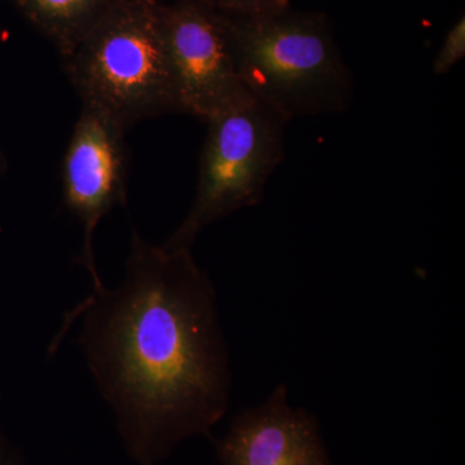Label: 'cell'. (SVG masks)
I'll return each mask as SVG.
<instances>
[{
  "label": "cell",
  "mask_w": 465,
  "mask_h": 465,
  "mask_svg": "<svg viewBox=\"0 0 465 465\" xmlns=\"http://www.w3.org/2000/svg\"><path fill=\"white\" fill-rule=\"evenodd\" d=\"M7 171V161H5V155H3L2 150H0V176Z\"/></svg>",
  "instance_id": "obj_12"
},
{
  "label": "cell",
  "mask_w": 465,
  "mask_h": 465,
  "mask_svg": "<svg viewBox=\"0 0 465 465\" xmlns=\"http://www.w3.org/2000/svg\"><path fill=\"white\" fill-rule=\"evenodd\" d=\"M216 450L223 465H333L316 416L290 406L284 384L235 416Z\"/></svg>",
  "instance_id": "obj_7"
},
{
  "label": "cell",
  "mask_w": 465,
  "mask_h": 465,
  "mask_svg": "<svg viewBox=\"0 0 465 465\" xmlns=\"http://www.w3.org/2000/svg\"><path fill=\"white\" fill-rule=\"evenodd\" d=\"M206 124L194 201L182 224L162 244L168 250H192L206 226L258 204L284 159L290 122L251 94Z\"/></svg>",
  "instance_id": "obj_4"
},
{
  "label": "cell",
  "mask_w": 465,
  "mask_h": 465,
  "mask_svg": "<svg viewBox=\"0 0 465 465\" xmlns=\"http://www.w3.org/2000/svg\"><path fill=\"white\" fill-rule=\"evenodd\" d=\"M159 0H116L66 58L65 69L84 105L127 130L179 113L162 43Z\"/></svg>",
  "instance_id": "obj_3"
},
{
  "label": "cell",
  "mask_w": 465,
  "mask_h": 465,
  "mask_svg": "<svg viewBox=\"0 0 465 465\" xmlns=\"http://www.w3.org/2000/svg\"><path fill=\"white\" fill-rule=\"evenodd\" d=\"M0 465H23L14 448L9 445L7 439L0 432Z\"/></svg>",
  "instance_id": "obj_11"
},
{
  "label": "cell",
  "mask_w": 465,
  "mask_h": 465,
  "mask_svg": "<svg viewBox=\"0 0 465 465\" xmlns=\"http://www.w3.org/2000/svg\"><path fill=\"white\" fill-rule=\"evenodd\" d=\"M127 131L103 110L84 104L61 164L64 203L84 228L76 264L87 269L94 289L104 286L94 262V232L104 216L127 202Z\"/></svg>",
  "instance_id": "obj_6"
},
{
  "label": "cell",
  "mask_w": 465,
  "mask_h": 465,
  "mask_svg": "<svg viewBox=\"0 0 465 465\" xmlns=\"http://www.w3.org/2000/svg\"><path fill=\"white\" fill-rule=\"evenodd\" d=\"M159 25L179 113L206 124L250 96L232 63L222 12L204 0L161 3Z\"/></svg>",
  "instance_id": "obj_5"
},
{
  "label": "cell",
  "mask_w": 465,
  "mask_h": 465,
  "mask_svg": "<svg viewBox=\"0 0 465 465\" xmlns=\"http://www.w3.org/2000/svg\"><path fill=\"white\" fill-rule=\"evenodd\" d=\"M223 16L232 63L251 96L289 122L349 108L353 74L326 14L290 5L268 14Z\"/></svg>",
  "instance_id": "obj_2"
},
{
  "label": "cell",
  "mask_w": 465,
  "mask_h": 465,
  "mask_svg": "<svg viewBox=\"0 0 465 465\" xmlns=\"http://www.w3.org/2000/svg\"><path fill=\"white\" fill-rule=\"evenodd\" d=\"M23 16L66 58L116 0H15Z\"/></svg>",
  "instance_id": "obj_8"
},
{
  "label": "cell",
  "mask_w": 465,
  "mask_h": 465,
  "mask_svg": "<svg viewBox=\"0 0 465 465\" xmlns=\"http://www.w3.org/2000/svg\"><path fill=\"white\" fill-rule=\"evenodd\" d=\"M211 7L229 15H259L290 7L291 0H204Z\"/></svg>",
  "instance_id": "obj_10"
},
{
  "label": "cell",
  "mask_w": 465,
  "mask_h": 465,
  "mask_svg": "<svg viewBox=\"0 0 465 465\" xmlns=\"http://www.w3.org/2000/svg\"><path fill=\"white\" fill-rule=\"evenodd\" d=\"M72 316L84 317L79 342L137 464L210 436L232 375L215 287L192 250L155 246L134 229L124 282L94 289Z\"/></svg>",
  "instance_id": "obj_1"
},
{
  "label": "cell",
  "mask_w": 465,
  "mask_h": 465,
  "mask_svg": "<svg viewBox=\"0 0 465 465\" xmlns=\"http://www.w3.org/2000/svg\"><path fill=\"white\" fill-rule=\"evenodd\" d=\"M465 56V17L452 24L440 43L433 58L432 70L436 75H445L451 72Z\"/></svg>",
  "instance_id": "obj_9"
}]
</instances>
